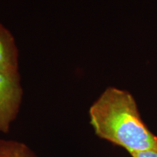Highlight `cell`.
Returning <instances> with one entry per match:
<instances>
[{
	"mask_svg": "<svg viewBox=\"0 0 157 157\" xmlns=\"http://www.w3.org/2000/svg\"><path fill=\"white\" fill-rule=\"evenodd\" d=\"M0 157H36L25 144L15 140L0 139Z\"/></svg>",
	"mask_w": 157,
	"mask_h": 157,
	"instance_id": "4",
	"label": "cell"
},
{
	"mask_svg": "<svg viewBox=\"0 0 157 157\" xmlns=\"http://www.w3.org/2000/svg\"><path fill=\"white\" fill-rule=\"evenodd\" d=\"M0 71L17 72V50L11 33L0 23Z\"/></svg>",
	"mask_w": 157,
	"mask_h": 157,
	"instance_id": "3",
	"label": "cell"
},
{
	"mask_svg": "<svg viewBox=\"0 0 157 157\" xmlns=\"http://www.w3.org/2000/svg\"><path fill=\"white\" fill-rule=\"evenodd\" d=\"M95 135L129 154L157 151V136L141 118L137 103L128 91L108 87L89 110Z\"/></svg>",
	"mask_w": 157,
	"mask_h": 157,
	"instance_id": "1",
	"label": "cell"
},
{
	"mask_svg": "<svg viewBox=\"0 0 157 157\" xmlns=\"http://www.w3.org/2000/svg\"><path fill=\"white\" fill-rule=\"evenodd\" d=\"M132 157H157V151L149 150L130 154Z\"/></svg>",
	"mask_w": 157,
	"mask_h": 157,
	"instance_id": "5",
	"label": "cell"
},
{
	"mask_svg": "<svg viewBox=\"0 0 157 157\" xmlns=\"http://www.w3.org/2000/svg\"><path fill=\"white\" fill-rule=\"evenodd\" d=\"M22 93L18 73L0 71V132L9 131L19 110Z\"/></svg>",
	"mask_w": 157,
	"mask_h": 157,
	"instance_id": "2",
	"label": "cell"
}]
</instances>
